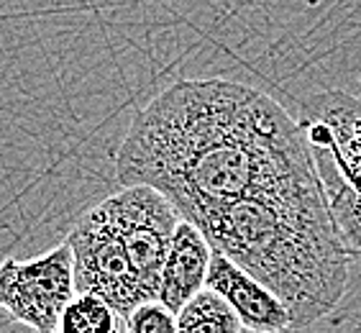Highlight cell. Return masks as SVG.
Instances as JSON below:
<instances>
[{"label":"cell","instance_id":"8fae6325","mask_svg":"<svg viewBox=\"0 0 361 333\" xmlns=\"http://www.w3.org/2000/svg\"><path fill=\"white\" fill-rule=\"evenodd\" d=\"M126 320L100 295H75L56 333H123Z\"/></svg>","mask_w":361,"mask_h":333},{"label":"cell","instance_id":"3957f363","mask_svg":"<svg viewBox=\"0 0 361 333\" xmlns=\"http://www.w3.org/2000/svg\"><path fill=\"white\" fill-rule=\"evenodd\" d=\"M64 243L72 249L77 295H100L123 320L149 300L105 200L77 218Z\"/></svg>","mask_w":361,"mask_h":333},{"label":"cell","instance_id":"52a82bcc","mask_svg":"<svg viewBox=\"0 0 361 333\" xmlns=\"http://www.w3.org/2000/svg\"><path fill=\"white\" fill-rule=\"evenodd\" d=\"M208 290L218 292L233 310L243 328L251 333L292 331V318L285 303L267 285L243 272L236 262L223 254H213L208 272Z\"/></svg>","mask_w":361,"mask_h":333},{"label":"cell","instance_id":"6da1fadb","mask_svg":"<svg viewBox=\"0 0 361 333\" xmlns=\"http://www.w3.org/2000/svg\"><path fill=\"white\" fill-rule=\"evenodd\" d=\"M116 174L159 190L190 223L243 198L323 195L302 126L267 92L221 77L180 80L146 103Z\"/></svg>","mask_w":361,"mask_h":333},{"label":"cell","instance_id":"7a4b0ae2","mask_svg":"<svg viewBox=\"0 0 361 333\" xmlns=\"http://www.w3.org/2000/svg\"><path fill=\"white\" fill-rule=\"evenodd\" d=\"M213 251L236 262L290 310L292 331L326 318L348 282V254L328 210L313 198H243L195 223Z\"/></svg>","mask_w":361,"mask_h":333},{"label":"cell","instance_id":"4fadbf2b","mask_svg":"<svg viewBox=\"0 0 361 333\" xmlns=\"http://www.w3.org/2000/svg\"><path fill=\"white\" fill-rule=\"evenodd\" d=\"M348 185H351V188L359 190V193H361V177H356V180H351V182H348Z\"/></svg>","mask_w":361,"mask_h":333},{"label":"cell","instance_id":"7c38bea8","mask_svg":"<svg viewBox=\"0 0 361 333\" xmlns=\"http://www.w3.org/2000/svg\"><path fill=\"white\" fill-rule=\"evenodd\" d=\"M126 333H180L177 313L159 300H146L126 318Z\"/></svg>","mask_w":361,"mask_h":333},{"label":"cell","instance_id":"277c9868","mask_svg":"<svg viewBox=\"0 0 361 333\" xmlns=\"http://www.w3.org/2000/svg\"><path fill=\"white\" fill-rule=\"evenodd\" d=\"M75 295V264L67 243L34 259L0 262V310L34 333H56Z\"/></svg>","mask_w":361,"mask_h":333},{"label":"cell","instance_id":"5b68a950","mask_svg":"<svg viewBox=\"0 0 361 333\" xmlns=\"http://www.w3.org/2000/svg\"><path fill=\"white\" fill-rule=\"evenodd\" d=\"M133 270L149 300L159 298L161 272L172 249L182 215L172 202L149 185H131L105 198Z\"/></svg>","mask_w":361,"mask_h":333},{"label":"cell","instance_id":"9c48e42d","mask_svg":"<svg viewBox=\"0 0 361 333\" xmlns=\"http://www.w3.org/2000/svg\"><path fill=\"white\" fill-rule=\"evenodd\" d=\"M310 152H313L315 166H318L320 185L326 193L328 210L336 223L341 243H343L348 259H361V193L343 180V174L338 172V166L326 152H320V149H310Z\"/></svg>","mask_w":361,"mask_h":333},{"label":"cell","instance_id":"ba28073f","mask_svg":"<svg viewBox=\"0 0 361 333\" xmlns=\"http://www.w3.org/2000/svg\"><path fill=\"white\" fill-rule=\"evenodd\" d=\"M213 246L195 223L182 218L172 238L167 264L161 272L159 303L172 313H180L190 300L208 287V272L213 262Z\"/></svg>","mask_w":361,"mask_h":333},{"label":"cell","instance_id":"8992f818","mask_svg":"<svg viewBox=\"0 0 361 333\" xmlns=\"http://www.w3.org/2000/svg\"><path fill=\"white\" fill-rule=\"evenodd\" d=\"M310 149L326 152L343 180L361 177V100L348 92H323L305 105L300 121Z\"/></svg>","mask_w":361,"mask_h":333},{"label":"cell","instance_id":"30bf717a","mask_svg":"<svg viewBox=\"0 0 361 333\" xmlns=\"http://www.w3.org/2000/svg\"><path fill=\"white\" fill-rule=\"evenodd\" d=\"M180 333H241L243 323L236 310L213 290L197 292L188 305L177 313Z\"/></svg>","mask_w":361,"mask_h":333}]
</instances>
